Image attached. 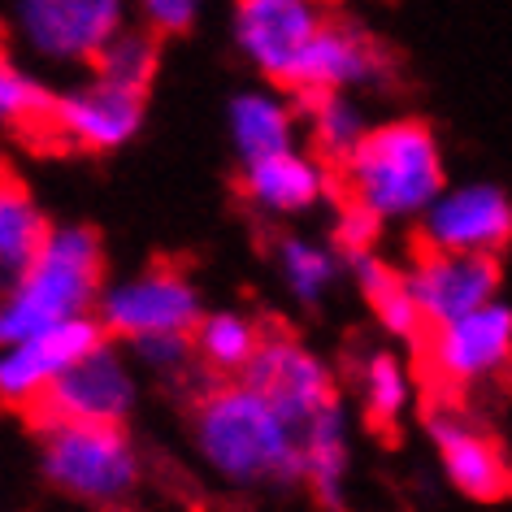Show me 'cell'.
<instances>
[{"label": "cell", "mask_w": 512, "mask_h": 512, "mask_svg": "<svg viewBox=\"0 0 512 512\" xmlns=\"http://www.w3.org/2000/svg\"><path fill=\"white\" fill-rule=\"evenodd\" d=\"M196 447L217 478L243 491L300 482L296 430L243 382H217L196 404Z\"/></svg>", "instance_id": "cell-1"}, {"label": "cell", "mask_w": 512, "mask_h": 512, "mask_svg": "<svg viewBox=\"0 0 512 512\" xmlns=\"http://www.w3.org/2000/svg\"><path fill=\"white\" fill-rule=\"evenodd\" d=\"M343 204H356L374 222H404L421 217L434 196L447 187L443 148L434 131L417 118H395L369 126L339 165Z\"/></svg>", "instance_id": "cell-2"}, {"label": "cell", "mask_w": 512, "mask_h": 512, "mask_svg": "<svg viewBox=\"0 0 512 512\" xmlns=\"http://www.w3.org/2000/svg\"><path fill=\"white\" fill-rule=\"evenodd\" d=\"M105 291V248L87 226H53L40 256L0 291V348L92 317Z\"/></svg>", "instance_id": "cell-3"}, {"label": "cell", "mask_w": 512, "mask_h": 512, "mask_svg": "<svg viewBox=\"0 0 512 512\" xmlns=\"http://www.w3.org/2000/svg\"><path fill=\"white\" fill-rule=\"evenodd\" d=\"M40 469L61 495L96 508L126 504L144 478L122 426H40Z\"/></svg>", "instance_id": "cell-4"}, {"label": "cell", "mask_w": 512, "mask_h": 512, "mask_svg": "<svg viewBox=\"0 0 512 512\" xmlns=\"http://www.w3.org/2000/svg\"><path fill=\"white\" fill-rule=\"evenodd\" d=\"M96 326L113 343H148V339H191V330L204 317L196 283L174 265H152L144 274H131L96 300Z\"/></svg>", "instance_id": "cell-5"}, {"label": "cell", "mask_w": 512, "mask_h": 512, "mask_svg": "<svg viewBox=\"0 0 512 512\" xmlns=\"http://www.w3.org/2000/svg\"><path fill=\"white\" fill-rule=\"evenodd\" d=\"M239 382L252 395H261L296 430V439L309 421L339 408V387L330 365L313 348H304L300 339H291L287 330H265L261 348H256L248 369L239 374Z\"/></svg>", "instance_id": "cell-6"}, {"label": "cell", "mask_w": 512, "mask_h": 512, "mask_svg": "<svg viewBox=\"0 0 512 512\" xmlns=\"http://www.w3.org/2000/svg\"><path fill=\"white\" fill-rule=\"evenodd\" d=\"M139 400L135 369L118 343H100L70 365L35 404L40 426H122Z\"/></svg>", "instance_id": "cell-7"}, {"label": "cell", "mask_w": 512, "mask_h": 512, "mask_svg": "<svg viewBox=\"0 0 512 512\" xmlns=\"http://www.w3.org/2000/svg\"><path fill=\"white\" fill-rule=\"evenodd\" d=\"M426 343V369L430 378L447 391H473L486 387L508 369L512 356V309L504 300L486 304V309L456 317L447 326H434L421 335Z\"/></svg>", "instance_id": "cell-8"}, {"label": "cell", "mask_w": 512, "mask_h": 512, "mask_svg": "<svg viewBox=\"0 0 512 512\" xmlns=\"http://www.w3.org/2000/svg\"><path fill=\"white\" fill-rule=\"evenodd\" d=\"M499 256H460V252H430L421 248L404 270L408 300L421 317V326H447L456 317H469L499 300Z\"/></svg>", "instance_id": "cell-9"}, {"label": "cell", "mask_w": 512, "mask_h": 512, "mask_svg": "<svg viewBox=\"0 0 512 512\" xmlns=\"http://www.w3.org/2000/svg\"><path fill=\"white\" fill-rule=\"evenodd\" d=\"M126 27L118 0H27L18 5V35L31 53L61 66H92L96 53Z\"/></svg>", "instance_id": "cell-10"}, {"label": "cell", "mask_w": 512, "mask_h": 512, "mask_svg": "<svg viewBox=\"0 0 512 512\" xmlns=\"http://www.w3.org/2000/svg\"><path fill=\"white\" fill-rule=\"evenodd\" d=\"M512 235V204L495 183L443 187L421 213V248L460 256H499Z\"/></svg>", "instance_id": "cell-11"}, {"label": "cell", "mask_w": 512, "mask_h": 512, "mask_svg": "<svg viewBox=\"0 0 512 512\" xmlns=\"http://www.w3.org/2000/svg\"><path fill=\"white\" fill-rule=\"evenodd\" d=\"M387 74V53L369 40L361 27L339 18H322V27L309 35L300 57L291 61L283 87L304 96H348L352 87H369Z\"/></svg>", "instance_id": "cell-12"}, {"label": "cell", "mask_w": 512, "mask_h": 512, "mask_svg": "<svg viewBox=\"0 0 512 512\" xmlns=\"http://www.w3.org/2000/svg\"><path fill=\"white\" fill-rule=\"evenodd\" d=\"M100 343H105V330L96 326V317H79V322L53 326L44 335L0 348V404L35 408L44 400V391Z\"/></svg>", "instance_id": "cell-13"}, {"label": "cell", "mask_w": 512, "mask_h": 512, "mask_svg": "<svg viewBox=\"0 0 512 512\" xmlns=\"http://www.w3.org/2000/svg\"><path fill=\"white\" fill-rule=\"evenodd\" d=\"M139 126H144V96L92 79L66 96H53L44 131H53L61 144H74L87 152H113L131 144Z\"/></svg>", "instance_id": "cell-14"}, {"label": "cell", "mask_w": 512, "mask_h": 512, "mask_svg": "<svg viewBox=\"0 0 512 512\" xmlns=\"http://www.w3.org/2000/svg\"><path fill=\"white\" fill-rule=\"evenodd\" d=\"M322 18L326 14L309 0H243L235 9V44L265 79L283 83Z\"/></svg>", "instance_id": "cell-15"}, {"label": "cell", "mask_w": 512, "mask_h": 512, "mask_svg": "<svg viewBox=\"0 0 512 512\" xmlns=\"http://www.w3.org/2000/svg\"><path fill=\"white\" fill-rule=\"evenodd\" d=\"M430 439L443 460V473L452 478L460 495L482 499V504H495V499L508 495L512 469H508V452L499 447L495 434H486L460 413H434Z\"/></svg>", "instance_id": "cell-16"}, {"label": "cell", "mask_w": 512, "mask_h": 512, "mask_svg": "<svg viewBox=\"0 0 512 512\" xmlns=\"http://www.w3.org/2000/svg\"><path fill=\"white\" fill-rule=\"evenodd\" d=\"M326 191H330L326 165L300 148L243 165V200L270 217L309 213L326 200Z\"/></svg>", "instance_id": "cell-17"}, {"label": "cell", "mask_w": 512, "mask_h": 512, "mask_svg": "<svg viewBox=\"0 0 512 512\" xmlns=\"http://www.w3.org/2000/svg\"><path fill=\"white\" fill-rule=\"evenodd\" d=\"M296 447H300V482L309 486V495L326 512H339L343 499H348V469H352L343 404L322 413L317 421H309V426L300 430Z\"/></svg>", "instance_id": "cell-18"}, {"label": "cell", "mask_w": 512, "mask_h": 512, "mask_svg": "<svg viewBox=\"0 0 512 512\" xmlns=\"http://www.w3.org/2000/svg\"><path fill=\"white\" fill-rule=\"evenodd\" d=\"M226 122H230V144H235L243 165L296 148L300 113H296V100H287V96L239 92L235 100H230V118Z\"/></svg>", "instance_id": "cell-19"}, {"label": "cell", "mask_w": 512, "mask_h": 512, "mask_svg": "<svg viewBox=\"0 0 512 512\" xmlns=\"http://www.w3.org/2000/svg\"><path fill=\"white\" fill-rule=\"evenodd\" d=\"M48 230L53 226L35 204L31 187L14 170H0V291L18 283V274L40 256Z\"/></svg>", "instance_id": "cell-20"}, {"label": "cell", "mask_w": 512, "mask_h": 512, "mask_svg": "<svg viewBox=\"0 0 512 512\" xmlns=\"http://www.w3.org/2000/svg\"><path fill=\"white\" fill-rule=\"evenodd\" d=\"M352 278H356V291L361 300L369 304V313L378 317V326L395 339H421L426 326L408 300V287H404V270H395L391 261H382L378 252H365V256H352Z\"/></svg>", "instance_id": "cell-21"}, {"label": "cell", "mask_w": 512, "mask_h": 512, "mask_svg": "<svg viewBox=\"0 0 512 512\" xmlns=\"http://www.w3.org/2000/svg\"><path fill=\"white\" fill-rule=\"evenodd\" d=\"M265 330L243 313H204L191 330V356L204 361L213 374H243L261 348Z\"/></svg>", "instance_id": "cell-22"}, {"label": "cell", "mask_w": 512, "mask_h": 512, "mask_svg": "<svg viewBox=\"0 0 512 512\" xmlns=\"http://www.w3.org/2000/svg\"><path fill=\"white\" fill-rule=\"evenodd\" d=\"M296 113H304V122H309L317 161H330V165H339L369 131L365 113L352 96H304L296 100Z\"/></svg>", "instance_id": "cell-23"}, {"label": "cell", "mask_w": 512, "mask_h": 512, "mask_svg": "<svg viewBox=\"0 0 512 512\" xmlns=\"http://www.w3.org/2000/svg\"><path fill=\"white\" fill-rule=\"evenodd\" d=\"M361 404L378 430H395L413 408V374L395 352H369L361 365Z\"/></svg>", "instance_id": "cell-24"}, {"label": "cell", "mask_w": 512, "mask_h": 512, "mask_svg": "<svg viewBox=\"0 0 512 512\" xmlns=\"http://www.w3.org/2000/svg\"><path fill=\"white\" fill-rule=\"evenodd\" d=\"M157 61H161V40L152 31L126 22V27L96 53L92 70H96L100 83H113V87H122V92L144 96L152 74H157Z\"/></svg>", "instance_id": "cell-25"}, {"label": "cell", "mask_w": 512, "mask_h": 512, "mask_svg": "<svg viewBox=\"0 0 512 512\" xmlns=\"http://www.w3.org/2000/svg\"><path fill=\"white\" fill-rule=\"evenodd\" d=\"M278 270H283V283L291 287V296L304 304H317L330 291V283H335L339 256L317 239L287 235L278 239Z\"/></svg>", "instance_id": "cell-26"}, {"label": "cell", "mask_w": 512, "mask_h": 512, "mask_svg": "<svg viewBox=\"0 0 512 512\" xmlns=\"http://www.w3.org/2000/svg\"><path fill=\"white\" fill-rule=\"evenodd\" d=\"M48 109H53V92L31 79L14 57L0 48V122L9 126H48Z\"/></svg>", "instance_id": "cell-27"}, {"label": "cell", "mask_w": 512, "mask_h": 512, "mask_svg": "<svg viewBox=\"0 0 512 512\" xmlns=\"http://www.w3.org/2000/svg\"><path fill=\"white\" fill-rule=\"evenodd\" d=\"M144 22L139 27L152 31L161 40V35H178V31H191L200 18V5L196 0H144Z\"/></svg>", "instance_id": "cell-28"}, {"label": "cell", "mask_w": 512, "mask_h": 512, "mask_svg": "<svg viewBox=\"0 0 512 512\" xmlns=\"http://www.w3.org/2000/svg\"><path fill=\"white\" fill-rule=\"evenodd\" d=\"M382 235V222H374L369 213H361L356 204H343V213H339V222H335V243L343 248V256H365V252H374V243Z\"/></svg>", "instance_id": "cell-29"}, {"label": "cell", "mask_w": 512, "mask_h": 512, "mask_svg": "<svg viewBox=\"0 0 512 512\" xmlns=\"http://www.w3.org/2000/svg\"><path fill=\"white\" fill-rule=\"evenodd\" d=\"M135 361L157 369V374H183V369L196 361L191 356V339H148V343H135Z\"/></svg>", "instance_id": "cell-30"}]
</instances>
